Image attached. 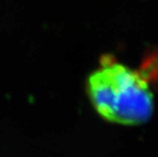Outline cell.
<instances>
[{"mask_svg": "<svg viewBox=\"0 0 158 157\" xmlns=\"http://www.w3.org/2000/svg\"><path fill=\"white\" fill-rule=\"evenodd\" d=\"M137 72L148 86L158 90V46L145 52Z\"/></svg>", "mask_w": 158, "mask_h": 157, "instance_id": "cell-2", "label": "cell"}, {"mask_svg": "<svg viewBox=\"0 0 158 157\" xmlns=\"http://www.w3.org/2000/svg\"><path fill=\"white\" fill-rule=\"evenodd\" d=\"M87 93L97 113L123 126L147 122L154 110L150 87L137 71L103 58L101 68L89 76Z\"/></svg>", "mask_w": 158, "mask_h": 157, "instance_id": "cell-1", "label": "cell"}]
</instances>
